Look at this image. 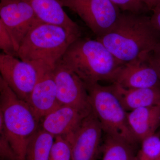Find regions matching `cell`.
Here are the masks:
<instances>
[{
    "label": "cell",
    "instance_id": "6da1fadb",
    "mask_svg": "<svg viewBox=\"0 0 160 160\" xmlns=\"http://www.w3.org/2000/svg\"><path fill=\"white\" fill-rule=\"evenodd\" d=\"M96 39L124 64L152 50L160 43V32L150 17L122 12L111 30Z\"/></svg>",
    "mask_w": 160,
    "mask_h": 160
},
{
    "label": "cell",
    "instance_id": "7a4b0ae2",
    "mask_svg": "<svg viewBox=\"0 0 160 160\" xmlns=\"http://www.w3.org/2000/svg\"><path fill=\"white\" fill-rule=\"evenodd\" d=\"M61 59L85 84L113 83L123 64L99 41L81 37L72 43Z\"/></svg>",
    "mask_w": 160,
    "mask_h": 160
},
{
    "label": "cell",
    "instance_id": "3957f363",
    "mask_svg": "<svg viewBox=\"0 0 160 160\" xmlns=\"http://www.w3.org/2000/svg\"><path fill=\"white\" fill-rule=\"evenodd\" d=\"M80 37L61 26L41 23L23 40L18 56L33 65L38 71L53 69L69 46Z\"/></svg>",
    "mask_w": 160,
    "mask_h": 160
},
{
    "label": "cell",
    "instance_id": "277c9868",
    "mask_svg": "<svg viewBox=\"0 0 160 160\" xmlns=\"http://www.w3.org/2000/svg\"><path fill=\"white\" fill-rule=\"evenodd\" d=\"M40 120L28 103L20 99L0 77V126L18 160H24L29 140Z\"/></svg>",
    "mask_w": 160,
    "mask_h": 160
},
{
    "label": "cell",
    "instance_id": "5b68a950",
    "mask_svg": "<svg viewBox=\"0 0 160 160\" xmlns=\"http://www.w3.org/2000/svg\"><path fill=\"white\" fill-rule=\"evenodd\" d=\"M92 109L99 121L103 132L135 146L137 141L129 128L127 112L112 89L111 85L99 83L86 84Z\"/></svg>",
    "mask_w": 160,
    "mask_h": 160
},
{
    "label": "cell",
    "instance_id": "8992f818",
    "mask_svg": "<svg viewBox=\"0 0 160 160\" xmlns=\"http://www.w3.org/2000/svg\"><path fill=\"white\" fill-rule=\"evenodd\" d=\"M77 14L96 38L111 30L122 11L109 0H58Z\"/></svg>",
    "mask_w": 160,
    "mask_h": 160
},
{
    "label": "cell",
    "instance_id": "52a82bcc",
    "mask_svg": "<svg viewBox=\"0 0 160 160\" xmlns=\"http://www.w3.org/2000/svg\"><path fill=\"white\" fill-rule=\"evenodd\" d=\"M0 21L9 32L17 50L32 29L43 23L23 0H1Z\"/></svg>",
    "mask_w": 160,
    "mask_h": 160
},
{
    "label": "cell",
    "instance_id": "ba28073f",
    "mask_svg": "<svg viewBox=\"0 0 160 160\" xmlns=\"http://www.w3.org/2000/svg\"><path fill=\"white\" fill-rule=\"evenodd\" d=\"M57 87L58 102L86 112L92 111L86 84L62 59L52 69Z\"/></svg>",
    "mask_w": 160,
    "mask_h": 160
},
{
    "label": "cell",
    "instance_id": "9c48e42d",
    "mask_svg": "<svg viewBox=\"0 0 160 160\" xmlns=\"http://www.w3.org/2000/svg\"><path fill=\"white\" fill-rule=\"evenodd\" d=\"M1 77L20 99L27 102L38 79L33 65L5 53L0 54Z\"/></svg>",
    "mask_w": 160,
    "mask_h": 160
},
{
    "label": "cell",
    "instance_id": "30bf717a",
    "mask_svg": "<svg viewBox=\"0 0 160 160\" xmlns=\"http://www.w3.org/2000/svg\"><path fill=\"white\" fill-rule=\"evenodd\" d=\"M103 131L93 112L83 119L76 130L65 137L71 145V160H96Z\"/></svg>",
    "mask_w": 160,
    "mask_h": 160
},
{
    "label": "cell",
    "instance_id": "8fae6325",
    "mask_svg": "<svg viewBox=\"0 0 160 160\" xmlns=\"http://www.w3.org/2000/svg\"><path fill=\"white\" fill-rule=\"evenodd\" d=\"M148 52L123 64L118 70L113 83L126 88L160 87L158 74L150 63Z\"/></svg>",
    "mask_w": 160,
    "mask_h": 160
},
{
    "label": "cell",
    "instance_id": "7c38bea8",
    "mask_svg": "<svg viewBox=\"0 0 160 160\" xmlns=\"http://www.w3.org/2000/svg\"><path fill=\"white\" fill-rule=\"evenodd\" d=\"M52 69L39 71L38 79L27 100V102L40 121L60 106Z\"/></svg>",
    "mask_w": 160,
    "mask_h": 160
},
{
    "label": "cell",
    "instance_id": "4fadbf2b",
    "mask_svg": "<svg viewBox=\"0 0 160 160\" xmlns=\"http://www.w3.org/2000/svg\"><path fill=\"white\" fill-rule=\"evenodd\" d=\"M90 112L73 106L60 105L41 120L40 127L55 138L66 136L75 131Z\"/></svg>",
    "mask_w": 160,
    "mask_h": 160
},
{
    "label": "cell",
    "instance_id": "5bb4252c",
    "mask_svg": "<svg viewBox=\"0 0 160 160\" xmlns=\"http://www.w3.org/2000/svg\"><path fill=\"white\" fill-rule=\"evenodd\" d=\"M23 1L31 6L43 23L61 26L81 37L80 26L66 14L58 0Z\"/></svg>",
    "mask_w": 160,
    "mask_h": 160
},
{
    "label": "cell",
    "instance_id": "9a60e30c",
    "mask_svg": "<svg viewBox=\"0 0 160 160\" xmlns=\"http://www.w3.org/2000/svg\"><path fill=\"white\" fill-rule=\"evenodd\" d=\"M112 91L127 112L142 107L160 105V87L126 88L112 83Z\"/></svg>",
    "mask_w": 160,
    "mask_h": 160
},
{
    "label": "cell",
    "instance_id": "2e32d148",
    "mask_svg": "<svg viewBox=\"0 0 160 160\" xmlns=\"http://www.w3.org/2000/svg\"><path fill=\"white\" fill-rule=\"evenodd\" d=\"M130 130L138 142L155 134L160 125V105L142 107L127 112Z\"/></svg>",
    "mask_w": 160,
    "mask_h": 160
},
{
    "label": "cell",
    "instance_id": "e0dca14e",
    "mask_svg": "<svg viewBox=\"0 0 160 160\" xmlns=\"http://www.w3.org/2000/svg\"><path fill=\"white\" fill-rule=\"evenodd\" d=\"M54 140L53 136L40 127L29 140L24 160H49Z\"/></svg>",
    "mask_w": 160,
    "mask_h": 160
},
{
    "label": "cell",
    "instance_id": "ac0fdd59",
    "mask_svg": "<svg viewBox=\"0 0 160 160\" xmlns=\"http://www.w3.org/2000/svg\"><path fill=\"white\" fill-rule=\"evenodd\" d=\"M135 146L122 140L106 135L102 147V160H134Z\"/></svg>",
    "mask_w": 160,
    "mask_h": 160
},
{
    "label": "cell",
    "instance_id": "d6986e66",
    "mask_svg": "<svg viewBox=\"0 0 160 160\" xmlns=\"http://www.w3.org/2000/svg\"><path fill=\"white\" fill-rule=\"evenodd\" d=\"M141 148L136 153L134 160H158L160 158V138L154 134L142 142Z\"/></svg>",
    "mask_w": 160,
    "mask_h": 160
},
{
    "label": "cell",
    "instance_id": "ffe728a7",
    "mask_svg": "<svg viewBox=\"0 0 160 160\" xmlns=\"http://www.w3.org/2000/svg\"><path fill=\"white\" fill-rule=\"evenodd\" d=\"M49 160H71V145L64 136L55 138Z\"/></svg>",
    "mask_w": 160,
    "mask_h": 160
},
{
    "label": "cell",
    "instance_id": "44dd1931",
    "mask_svg": "<svg viewBox=\"0 0 160 160\" xmlns=\"http://www.w3.org/2000/svg\"><path fill=\"white\" fill-rule=\"evenodd\" d=\"M119 8L122 12L136 14H145L149 11L139 0H109Z\"/></svg>",
    "mask_w": 160,
    "mask_h": 160
},
{
    "label": "cell",
    "instance_id": "7402d4cb",
    "mask_svg": "<svg viewBox=\"0 0 160 160\" xmlns=\"http://www.w3.org/2000/svg\"><path fill=\"white\" fill-rule=\"evenodd\" d=\"M0 48L3 53L18 57L14 42L9 32L3 23L0 21Z\"/></svg>",
    "mask_w": 160,
    "mask_h": 160
},
{
    "label": "cell",
    "instance_id": "603a6c76",
    "mask_svg": "<svg viewBox=\"0 0 160 160\" xmlns=\"http://www.w3.org/2000/svg\"><path fill=\"white\" fill-rule=\"evenodd\" d=\"M0 157L1 160H18L2 126H0Z\"/></svg>",
    "mask_w": 160,
    "mask_h": 160
},
{
    "label": "cell",
    "instance_id": "cb8c5ba5",
    "mask_svg": "<svg viewBox=\"0 0 160 160\" xmlns=\"http://www.w3.org/2000/svg\"><path fill=\"white\" fill-rule=\"evenodd\" d=\"M148 54L150 63L158 72L160 82V43L148 52Z\"/></svg>",
    "mask_w": 160,
    "mask_h": 160
},
{
    "label": "cell",
    "instance_id": "d4e9b609",
    "mask_svg": "<svg viewBox=\"0 0 160 160\" xmlns=\"http://www.w3.org/2000/svg\"><path fill=\"white\" fill-rule=\"evenodd\" d=\"M151 20L155 27L160 32V2L152 9Z\"/></svg>",
    "mask_w": 160,
    "mask_h": 160
},
{
    "label": "cell",
    "instance_id": "484cf974",
    "mask_svg": "<svg viewBox=\"0 0 160 160\" xmlns=\"http://www.w3.org/2000/svg\"><path fill=\"white\" fill-rule=\"evenodd\" d=\"M146 6L149 11H152L160 2V0H139Z\"/></svg>",
    "mask_w": 160,
    "mask_h": 160
},
{
    "label": "cell",
    "instance_id": "4316f807",
    "mask_svg": "<svg viewBox=\"0 0 160 160\" xmlns=\"http://www.w3.org/2000/svg\"><path fill=\"white\" fill-rule=\"evenodd\" d=\"M158 160H160V158Z\"/></svg>",
    "mask_w": 160,
    "mask_h": 160
}]
</instances>
